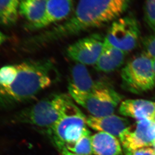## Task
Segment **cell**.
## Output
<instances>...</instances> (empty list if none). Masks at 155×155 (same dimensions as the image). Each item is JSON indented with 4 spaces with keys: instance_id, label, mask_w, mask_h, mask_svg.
I'll return each mask as SVG.
<instances>
[{
    "instance_id": "cell-1",
    "label": "cell",
    "mask_w": 155,
    "mask_h": 155,
    "mask_svg": "<svg viewBox=\"0 0 155 155\" xmlns=\"http://www.w3.org/2000/svg\"><path fill=\"white\" fill-rule=\"evenodd\" d=\"M57 76L50 60L3 66L0 68V108H10L31 100L51 86Z\"/></svg>"
},
{
    "instance_id": "cell-2",
    "label": "cell",
    "mask_w": 155,
    "mask_h": 155,
    "mask_svg": "<svg viewBox=\"0 0 155 155\" xmlns=\"http://www.w3.org/2000/svg\"><path fill=\"white\" fill-rule=\"evenodd\" d=\"M131 0H79L73 15L36 38L32 46L75 36L106 25L119 18L128 8Z\"/></svg>"
},
{
    "instance_id": "cell-3",
    "label": "cell",
    "mask_w": 155,
    "mask_h": 155,
    "mask_svg": "<svg viewBox=\"0 0 155 155\" xmlns=\"http://www.w3.org/2000/svg\"><path fill=\"white\" fill-rule=\"evenodd\" d=\"M66 94H54L14 115L11 122L28 124L48 130L61 118L73 101ZM45 130V131H46Z\"/></svg>"
},
{
    "instance_id": "cell-4",
    "label": "cell",
    "mask_w": 155,
    "mask_h": 155,
    "mask_svg": "<svg viewBox=\"0 0 155 155\" xmlns=\"http://www.w3.org/2000/svg\"><path fill=\"white\" fill-rule=\"evenodd\" d=\"M87 126L86 117L73 102L66 113L45 133L59 151L75 143Z\"/></svg>"
},
{
    "instance_id": "cell-5",
    "label": "cell",
    "mask_w": 155,
    "mask_h": 155,
    "mask_svg": "<svg viewBox=\"0 0 155 155\" xmlns=\"http://www.w3.org/2000/svg\"><path fill=\"white\" fill-rule=\"evenodd\" d=\"M68 89L71 97L95 117L113 114L122 98L114 89L101 83L90 92H82L70 87Z\"/></svg>"
},
{
    "instance_id": "cell-6",
    "label": "cell",
    "mask_w": 155,
    "mask_h": 155,
    "mask_svg": "<svg viewBox=\"0 0 155 155\" xmlns=\"http://www.w3.org/2000/svg\"><path fill=\"white\" fill-rule=\"evenodd\" d=\"M122 86L130 92L139 94L155 86L152 59L143 52L134 57L121 71Z\"/></svg>"
},
{
    "instance_id": "cell-7",
    "label": "cell",
    "mask_w": 155,
    "mask_h": 155,
    "mask_svg": "<svg viewBox=\"0 0 155 155\" xmlns=\"http://www.w3.org/2000/svg\"><path fill=\"white\" fill-rule=\"evenodd\" d=\"M140 35V26L137 18L134 15H128L112 22L105 39L127 54L137 47Z\"/></svg>"
},
{
    "instance_id": "cell-8",
    "label": "cell",
    "mask_w": 155,
    "mask_h": 155,
    "mask_svg": "<svg viewBox=\"0 0 155 155\" xmlns=\"http://www.w3.org/2000/svg\"><path fill=\"white\" fill-rule=\"evenodd\" d=\"M119 139L125 154L152 146L155 142V122L149 119L137 121L125 128Z\"/></svg>"
},
{
    "instance_id": "cell-9",
    "label": "cell",
    "mask_w": 155,
    "mask_h": 155,
    "mask_svg": "<svg viewBox=\"0 0 155 155\" xmlns=\"http://www.w3.org/2000/svg\"><path fill=\"white\" fill-rule=\"evenodd\" d=\"M105 37L100 33L80 39L67 48V55L76 63L84 65H95L104 45Z\"/></svg>"
},
{
    "instance_id": "cell-10",
    "label": "cell",
    "mask_w": 155,
    "mask_h": 155,
    "mask_svg": "<svg viewBox=\"0 0 155 155\" xmlns=\"http://www.w3.org/2000/svg\"><path fill=\"white\" fill-rule=\"evenodd\" d=\"M87 124L93 130L119 137L124 130L130 125V121L125 118L114 114L102 117L91 115L87 117Z\"/></svg>"
},
{
    "instance_id": "cell-11",
    "label": "cell",
    "mask_w": 155,
    "mask_h": 155,
    "mask_svg": "<svg viewBox=\"0 0 155 155\" xmlns=\"http://www.w3.org/2000/svg\"><path fill=\"white\" fill-rule=\"evenodd\" d=\"M119 112L125 117L133 118L137 121L144 119L154 120L155 102L143 99H127L119 105Z\"/></svg>"
},
{
    "instance_id": "cell-12",
    "label": "cell",
    "mask_w": 155,
    "mask_h": 155,
    "mask_svg": "<svg viewBox=\"0 0 155 155\" xmlns=\"http://www.w3.org/2000/svg\"><path fill=\"white\" fill-rule=\"evenodd\" d=\"M73 9V0H48L43 19L33 30L43 28L69 18Z\"/></svg>"
},
{
    "instance_id": "cell-13",
    "label": "cell",
    "mask_w": 155,
    "mask_h": 155,
    "mask_svg": "<svg viewBox=\"0 0 155 155\" xmlns=\"http://www.w3.org/2000/svg\"><path fill=\"white\" fill-rule=\"evenodd\" d=\"M125 52L110 45L105 39L103 51L95 64L99 72L109 73L120 67L125 60Z\"/></svg>"
},
{
    "instance_id": "cell-14",
    "label": "cell",
    "mask_w": 155,
    "mask_h": 155,
    "mask_svg": "<svg viewBox=\"0 0 155 155\" xmlns=\"http://www.w3.org/2000/svg\"><path fill=\"white\" fill-rule=\"evenodd\" d=\"M93 154L95 155H122V149L117 137L104 132H98L91 137Z\"/></svg>"
},
{
    "instance_id": "cell-15",
    "label": "cell",
    "mask_w": 155,
    "mask_h": 155,
    "mask_svg": "<svg viewBox=\"0 0 155 155\" xmlns=\"http://www.w3.org/2000/svg\"><path fill=\"white\" fill-rule=\"evenodd\" d=\"M48 0H22L19 14L29 22L27 27L33 30L42 20L46 12Z\"/></svg>"
},
{
    "instance_id": "cell-16",
    "label": "cell",
    "mask_w": 155,
    "mask_h": 155,
    "mask_svg": "<svg viewBox=\"0 0 155 155\" xmlns=\"http://www.w3.org/2000/svg\"><path fill=\"white\" fill-rule=\"evenodd\" d=\"M100 82H95L85 65L77 63L71 71L69 87L82 92H90L97 88Z\"/></svg>"
},
{
    "instance_id": "cell-17",
    "label": "cell",
    "mask_w": 155,
    "mask_h": 155,
    "mask_svg": "<svg viewBox=\"0 0 155 155\" xmlns=\"http://www.w3.org/2000/svg\"><path fill=\"white\" fill-rule=\"evenodd\" d=\"M22 0H0V24L12 26L17 21Z\"/></svg>"
},
{
    "instance_id": "cell-18",
    "label": "cell",
    "mask_w": 155,
    "mask_h": 155,
    "mask_svg": "<svg viewBox=\"0 0 155 155\" xmlns=\"http://www.w3.org/2000/svg\"><path fill=\"white\" fill-rule=\"evenodd\" d=\"M91 132L87 127L80 138L73 145L67 147L69 151L78 155H92L93 154Z\"/></svg>"
},
{
    "instance_id": "cell-19",
    "label": "cell",
    "mask_w": 155,
    "mask_h": 155,
    "mask_svg": "<svg viewBox=\"0 0 155 155\" xmlns=\"http://www.w3.org/2000/svg\"><path fill=\"white\" fill-rule=\"evenodd\" d=\"M144 20L148 28L155 33V0H146L143 7Z\"/></svg>"
},
{
    "instance_id": "cell-20",
    "label": "cell",
    "mask_w": 155,
    "mask_h": 155,
    "mask_svg": "<svg viewBox=\"0 0 155 155\" xmlns=\"http://www.w3.org/2000/svg\"><path fill=\"white\" fill-rule=\"evenodd\" d=\"M142 45L143 52L152 59L155 58V33L143 38Z\"/></svg>"
},
{
    "instance_id": "cell-21",
    "label": "cell",
    "mask_w": 155,
    "mask_h": 155,
    "mask_svg": "<svg viewBox=\"0 0 155 155\" xmlns=\"http://www.w3.org/2000/svg\"><path fill=\"white\" fill-rule=\"evenodd\" d=\"M125 155H155V151L153 148L145 147L136 150Z\"/></svg>"
},
{
    "instance_id": "cell-22",
    "label": "cell",
    "mask_w": 155,
    "mask_h": 155,
    "mask_svg": "<svg viewBox=\"0 0 155 155\" xmlns=\"http://www.w3.org/2000/svg\"><path fill=\"white\" fill-rule=\"evenodd\" d=\"M59 151L61 153V155H78L73 153L70 151H69L66 147L62 148Z\"/></svg>"
},
{
    "instance_id": "cell-23",
    "label": "cell",
    "mask_w": 155,
    "mask_h": 155,
    "mask_svg": "<svg viewBox=\"0 0 155 155\" xmlns=\"http://www.w3.org/2000/svg\"><path fill=\"white\" fill-rule=\"evenodd\" d=\"M7 39V38L6 35L0 31V47L2 46V45H3V43H4L6 41Z\"/></svg>"
},
{
    "instance_id": "cell-24",
    "label": "cell",
    "mask_w": 155,
    "mask_h": 155,
    "mask_svg": "<svg viewBox=\"0 0 155 155\" xmlns=\"http://www.w3.org/2000/svg\"><path fill=\"white\" fill-rule=\"evenodd\" d=\"M153 61V70H154V73L155 74V58L152 59Z\"/></svg>"
},
{
    "instance_id": "cell-25",
    "label": "cell",
    "mask_w": 155,
    "mask_h": 155,
    "mask_svg": "<svg viewBox=\"0 0 155 155\" xmlns=\"http://www.w3.org/2000/svg\"><path fill=\"white\" fill-rule=\"evenodd\" d=\"M153 149L154 150H155V143H154V144H153Z\"/></svg>"
},
{
    "instance_id": "cell-26",
    "label": "cell",
    "mask_w": 155,
    "mask_h": 155,
    "mask_svg": "<svg viewBox=\"0 0 155 155\" xmlns=\"http://www.w3.org/2000/svg\"><path fill=\"white\" fill-rule=\"evenodd\" d=\"M154 120V122H155V116H154V120Z\"/></svg>"
}]
</instances>
